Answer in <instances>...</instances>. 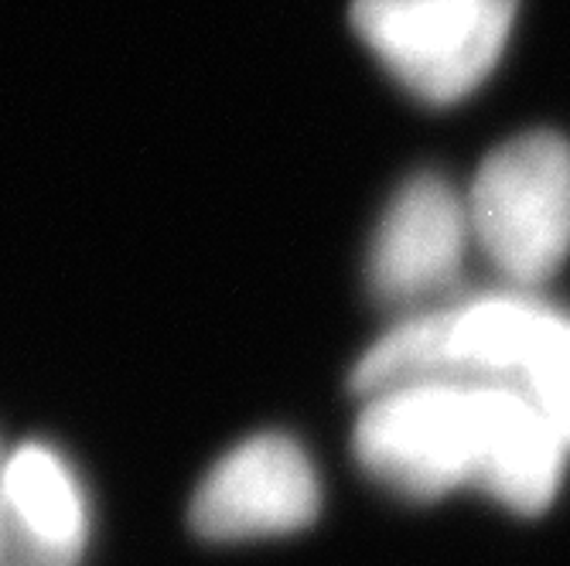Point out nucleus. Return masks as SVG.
Masks as SVG:
<instances>
[{
  "mask_svg": "<svg viewBox=\"0 0 570 566\" xmlns=\"http://www.w3.org/2000/svg\"><path fill=\"white\" fill-rule=\"evenodd\" d=\"M355 457L396 495L438 498L479 485L505 508L537 516L560 488L567 444L523 393L438 379L366 396Z\"/></svg>",
  "mask_w": 570,
  "mask_h": 566,
  "instance_id": "f257e3e1",
  "label": "nucleus"
},
{
  "mask_svg": "<svg viewBox=\"0 0 570 566\" xmlns=\"http://www.w3.org/2000/svg\"><path fill=\"white\" fill-rule=\"evenodd\" d=\"M438 379L523 393L570 450V315L557 307L523 294H485L413 315L352 373L362 396Z\"/></svg>",
  "mask_w": 570,
  "mask_h": 566,
  "instance_id": "f03ea898",
  "label": "nucleus"
},
{
  "mask_svg": "<svg viewBox=\"0 0 570 566\" xmlns=\"http://www.w3.org/2000/svg\"><path fill=\"white\" fill-rule=\"evenodd\" d=\"M520 0H352V28L383 69L431 107L485 82Z\"/></svg>",
  "mask_w": 570,
  "mask_h": 566,
  "instance_id": "7ed1b4c3",
  "label": "nucleus"
},
{
  "mask_svg": "<svg viewBox=\"0 0 570 566\" xmlns=\"http://www.w3.org/2000/svg\"><path fill=\"white\" fill-rule=\"evenodd\" d=\"M469 219L502 277L547 280L570 252V143L527 133L492 150L469 191Z\"/></svg>",
  "mask_w": 570,
  "mask_h": 566,
  "instance_id": "20e7f679",
  "label": "nucleus"
},
{
  "mask_svg": "<svg viewBox=\"0 0 570 566\" xmlns=\"http://www.w3.org/2000/svg\"><path fill=\"white\" fill-rule=\"evenodd\" d=\"M322 485L291 434H253L226 450L191 498V529L213 543L287 536L315 523Z\"/></svg>",
  "mask_w": 570,
  "mask_h": 566,
  "instance_id": "39448f33",
  "label": "nucleus"
},
{
  "mask_svg": "<svg viewBox=\"0 0 570 566\" xmlns=\"http://www.w3.org/2000/svg\"><path fill=\"white\" fill-rule=\"evenodd\" d=\"M472 239L469 201L438 175L410 178L376 226L366 280L383 304H417L441 294Z\"/></svg>",
  "mask_w": 570,
  "mask_h": 566,
  "instance_id": "423d86ee",
  "label": "nucleus"
},
{
  "mask_svg": "<svg viewBox=\"0 0 570 566\" xmlns=\"http://www.w3.org/2000/svg\"><path fill=\"white\" fill-rule=\"evenodd\" d=\"M4 512L41 566H76L89 539V502L76 468L51 444H24L4 460Z\"/></svg>",
  "mask_w": 570,
  "mask_h": 566,
  "instance_id": "0eeeda50",
  "label": "nucleus"
},
{
  "mask_svg": "<svg viewBox=\"0 0 570 566\" xmlns=\"http://www.w3.org/2000/svg\"><path fill=\"white\" fill-rule=\"evenodd\" d=\"M4 460L0 457V549H4V536H8V512H4Z\"/></svg>",
  "mask_w": 570,
  "mask_h": 566,
  "instance_id": "6e6552de",
  "label": "nucleus"
}]
</instances>
